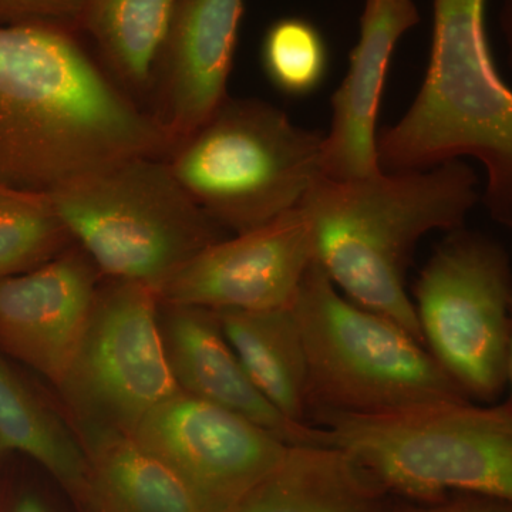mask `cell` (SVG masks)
Segmentation results:
<instances>
[{
	"label": "cell",
	"instance_id": "1",
	"mask_svg": "<svg viewBox=\"0 0 512 512\" xmlns=\"http://www.w3.org/2000/svg\"><path fill=\"white\" fill-rule=\"evenodd\" d=\"M171 141L56 26L0 28V185L50 194Z\"/></svg>",
	"mask_w": 512,
	"mask_h": 512
},
{
	"label": "cell",
	"instance_id": "2",
	"mask_svg": "<svg viewBox=\"0 0 512 512\" xmlns=\"http://www.w3.org/2000/svg\"><path fill=\"white\" fill-rule=\"evenodd\" d=\"M480 200L477 174L456 160L359 180L323 177L299 207L311 229L313 262L336 288L424 345L407 291L414 252L430 232L466 227Z\"/></svg>",
	"mask_w": 512,
	"mask_h": 512
},
{
	"label": "cell",
	"instance_id": "3",
	"mask_svg": "<svg viewBox=\"0 0 512 512\" xmlns=\"http://www.w3.org/2000/svg\"><path fill=\"white\" fill-rule=\"evenodd\" d=\"M386 173L483 164L491 220L512 231V89L495 66L485 0H433L429 66L406 114L377 136Z\"/></svg>",
	"mask_w": 512,
	"mask_h": 512
},
{
	"label": "cell",
	"instance_id": "4",
	"mask_svg": "<svg viewBox=\"0 0 512 512\" xmlns=\"http://www.w3.org/2000/svg\"><path fill=\"white\" fill-rule=\"evenodd\" d=\"M393 497L433 503L456 493L512 501L510 403L448 402L400 412L313 417Z\"/></svg>",
	"mask_w": 512,
	"mask_h": 512
},
{
	"label": "cell",
	"instance_id": "5",
	"mask_svg": "<svg viewBox=\"0 0 512 512\" xmlns=\"http://www.w3.org/2000/svg\"><path fill=\"white\" fill-rule=\"evenodd\" d=\"M308 363V414L373 416L471 402L423 343L350 301L313 262L292 305Z\"/></svg>",
	"mask_w": 512,
	"mask_h": 512
},
{
	"label": "cell",
	"instance_id": "6",
	"mask_svg": "<svg viewBox=\"0 0 512 512\" xmlns=\"http://www.w3.org/2000/svg\"><path fill=\"white\" fill-rule=\"evenodd\" d=\"M323 143L325 133L264 100L228 96L167 163L192 200L237 235L301 204L325 177Z\"/></svg>",
	"mask_w": 512,
	"mask_h": 512
},
{
	"label": "cell",
	"instance_id": "7",
	"mask_svg": "<svg viewBox=\"0 0 512 512\" xmlns=\"http://www.w3.org/2000/svg\"><path fill=\"white\" fill-rule=\"evenodd\" d=\"M46 195L101 276L156 292L225 238L160 157L127 158Z\"/></svg>",
	"mask_w": 512,
	"mask_h": 512
},
{
	"label": "cell",
	"instance_id": "8",
	"mask_svg": "<svg viewBox=\"0 0 512 512\" xmlns=\"http://www.w3.org/2000/svg\"><path fill=\"white\" fill-rule=\"evenodd\" d=\"M413 305L423 342L471 402L507 389L512 265L497 239L467 227L447 232L421 269Z\"/></svg>",
	"mask_w": 512,
	"mask_h": 512
},
{
	"label": "cell",
	"instance_id": "9",
	"mask_svg": "<svg viewBox=\"0 0 512 512\" xmlns=\"http://www.w3.org/2000/svg\"><path fill=\"white\" fill-rule=\"evenodd\" d=\"M156 289L109 279L69 372L56 387L73 427L133 434L151 410L181 392L165 355Z\"/></svg>",
	"mask_w": 512,
	"mask_h": 512
},
{
	"label": "cell",
	"instance_id": "10",
	"mask_svg": "<svg viewBox=\"0 0 512 512\" xmlns=\"http://www.w3.org/2000/svg\"><path fill=\"white\" fill-rule=\"evenodd\" d=\"M131 436L163 460L201 512H229L284 458L288 444L238 414L184 392Z\"/></svg>",
	"mask_w": 512,
	"mask_h": 512
},
{
	"label": "cell",
	"instance_id": "11",
	"mask_svg": "<svg viewBox=\"0 0 512 512\" xmlns=\"http://www.w3.org/2000/svg\"><path fill=\"white\" fill-rule=\"evenodd\" d=\"M315 256L302 208L205 248L157 291L171 305L265 311L295 302Z\"/></svg>",
	"mask_w": 512,
	"mask_h": 512
},
{
	"label": "cell",
	"instance_id": "12",
	"mask_svg": "<svg viewBox=\"0 0 512 512\" xmlns=\"http://www.w3.org/2000/svg\"><path fill=\"white\" fill-rule=\"evenodd\" d=\"M100 271L83 248L0 281V349L59 386L92 315Z\"/></svg>",
	"mask_w": 512,
	"mask_h": 512
},
{
	"label": "cell",
	"instance_id": "13",
	"mask_svg": "<svg viewBox=\"0 0 512 512\" xmlns=\"http://www.w3.org/2000/svg\"><path fill=\"white\" fill-rule=\"evenodd\" d=\"M242 16L244 0H178L158 63L154 116L173 148L227 99Z\"/></svg>",
	"mask_w": 512,
	"mask_h": 512
},
{
	"label": "cell",
	"instance_id": "14",
	"mask_svg": "<svg viewBox=\"0 0 512 512\" xmlns=\"http://www.w3.org/2000/svg\"><path fill=\"white\" fill-rule=\"evenodd\" d=\"M420 23L414 0H365L359 40L348 72L332 97V121L323 143V170L349 181L382 173L377 119L394 49Z\"/></svg>",
	"mask_w": 512,
	"mask_h": 512
},
{
	"label": "cell",
	"instance_id": "15",
	"mask_svg": "<svg viewBox=\"0 0 512 512\" xmlns=\"http://www.w3.org/2000/svg\"><path fill=\"white\" fill-rule=\"evenodd\" d=\"M158 323L181 392L244 417L288 446H323L319 426L288 419L259 392L212 309L160 302Z\"/></svg>",
	"mask_w": 512,
	"mask_h": 512
},
{
	"label": "cell",
	"instance_id": "16",
	"mask_svg": "<svg viewBox=\"0 0 512 512\" xmlns=\"http://www.w3.org/2000/svg\"><path fill=\"white\" fill-rule=\"evenodd\" d=\"M393 495L340 448L289 446L229 512H392Z\"/></svg>",
	"mask_w": 512,
	"mask_h": 512
},
{
	"label": "cell",
	"instance_id": "17",
	"mask_svg": "<svg viewBox=\"0 0 512 512\" xmlns=\"http://www.w3.org/2000/svg\"><path fill=\"white\" fill-rule=\"evenodd\" d=\"M74 430L89 467L83 512H201L180 477L131 434Z\"/></svg>",
	"mask_w": 512,
	"mask_h": 512
},
{
	"label": "cell",
	"instance_id": "18",
	"mask_svg": "<svg viewBox=\"0 0 512 512\" xmlns=\"http://www.w3.org/2000/svg\"><path fill=\"white\" fill-rule=\"evenodd\" d=\"M245 372L276 409L308 421V363L292 306L265 311H214Z\"/></svg>",
	"mask_w": 512,
	"mask_h": 512
},
{
	"label": "cell",
	"instance_id": "19",
	"mask_svg": "<svg viewBox=\"0 0 512 512\" xmlns=\"http://www.w3.org/2000/svg\"><path fill=\"white\" fill-rule=\"evenodd\" d=\"M0 446L32 457L82 508L86 453L74 427L50 409L0 357Z\"/></svg>",
	"mask_w": 512,
	"mask_h": 512
},
{
	"label": "cell",
	"instance_id": "20",
	"mask_svg": "<svg viewBox=\"0 0 512 512\" xmlns=\"http://www.w3.org/2000/svg\"><path fill=\"white\" fill-rule=\"evenodd\" d=\"M177 5L178 0H83L79 30L92 36L128 90L150 92Z\"/></svg>",
	"mask_w": 512,
	"mask_h": 512
},
{
	"label": "cell",
	"instance_id": "21",
	"mask_svg": "<svg viewBox=\"0 0 512 512\" xmlns=\"http://www.w3.org/2000/svg\"><path fill=\"white\" fill-rule=\"evenodd\" d=\"M72 244L46 194L15 191L0 198V281L46 264Z\"/></svg>",
	"mask_w": 512,
	"mask_h": 512
},
{
	"label": "cell",
	"instance_id": "22",
	"mask_svg": "<svg viewBox=\"0 0 512 512\" xmlns=\"http://www.w3.org/2000/svg\"><path fill=\"white\" fill-rule=\"evenodd\" d=\"M329 63L328 42L312 20L284 16L265 30L262 70L269 83L285 96H311L325 83Z\"/></svg>",
	"mask_w": 512,
	"mask_h": 512
},
{
	"label": "cell",
	"instance_id": "23",
	"mask_svg": "<svg viewBox=\"0 0 512 512\" xmlns=\"http://www.w3.org/2000/svg\"><path fill=\"white\" fill-rule=\"evenodd\" d=\"M83 0H0V28L45 25L79 32Z\"/></svg>",
	"mask_w": 512,
	"mask_h": 512
},
{
	"label": "cell",
	"instance_id": "24",
	"mask_svg": "<svg viewBox=\"0 0 512 512\" xmlns=\"http://www.w3.org/2000/svg\"><path fill=\"white\" fill-rule=\"evenodd\" d=\"M392 512H512V501L491 495L456 493L433 503H396Z\"/></svg>",
	"mask_w": 512,
	"mask_h": 512
},
{
	"label": "cell",
	"instance_id": "25",
	"mask_svg": "<svg viewBox=\"0 0 512 512\" xmlns=\"http://www.w3.org/2000/svg\"><path fill=\"white\" fill-rule=\"evenodd\" d=\"M8 512H55L49 504L46 503L45 498L40 497L39 494L26 491V493L19 494L18 497L10 504Z\"/></svg>",
	"mask_w": 512,
	"mask_h": 512
},
{
	"label": "cell",
	"instance_id": "26",
	"mask_svg": "<svg viewBox=\"0 0 512 512\" xmlns=\"http://www.w3.org/2000/svg\"><path fill=\"white\" fill-rule=\"evenodd\" d=\"M500 29L507 45L508 64L512 70V0H503L500 10Z\"/></svg>",
	"mask_w": 512,
	"mask_h": 512
},
{
	"label": "cell",
	"instance_id": "27",
	"mask_svg": "<svg viewBox=\"0 0 512 512\" xmlns=\"http://www.w3.org/2000/svg\"><path fill=\"white\" fill-rule=\"evenodd\" d=\"M511 316H512V306H511ZM507 386H510L511 394L510 399L507 400L512 407V332H511V340H510V350H508V363H507Z\"/></svg>",
	"mask_w": 512,
	"mask_h": 512
},
{
	"label": "cell",
	"instance_id": "28",
	"mask_svg": "<svg viewBox=\"0 0 512 512\" xmlns=\"http://www.w3.org/2000/svg\"><path fill=\"white\" fill-rule=\"evenodd\" d=\"M15 190H10V188L2 187L0 185V198L6 197V195L12 194Z\"/></svg>",
	"mask_w": 512,
	"mask_h": 512
},
{
	"label": "cell",
	"instance_id": "29",
	"mask_svg": "<svg viewBox=\"0 0 512 512\" xmlns=\"http://www.w3.org/2000/svg\"><path fill=\"white\" fill-rule=\"evenodd\" d=\"M3 453H5V450H3L2 446H0V456H2Z\"/></svg>",
	"mask_w": 512,
	"mask_h": 512
}]
</instances>
